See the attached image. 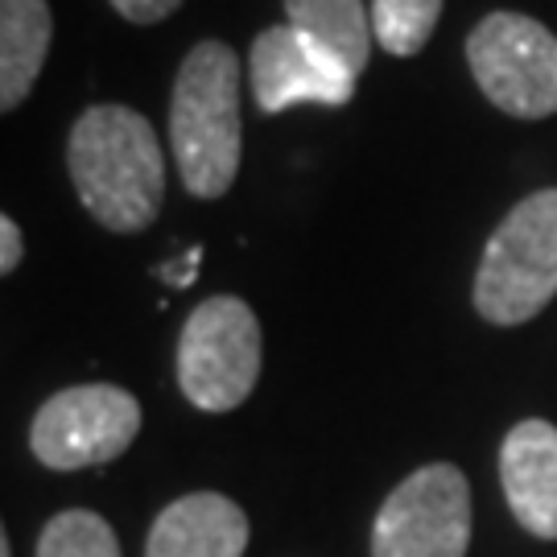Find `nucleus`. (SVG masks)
I'll return each mask as SVG.
<instances>
[{
  "label": "nucleus",
  "mask_w": 557,
  "mask_h": 557,
  "mask_svg": "<svg viewBox=\"0 0 557 557\" xmlns=\"http://www.w3.org/2000/svg\"><path fill=\"white\" fill-rule=\"evenodd\" d=\"M75 195L108 232H140L158 220L165 165L153 124L120 103L87 108L66 145Z\"/></svg>",
  "instance_id": "1"
},
{
  "label": "nucleus",
  "mask_w": 557,
  "mask_h": 557,
  "mask_svg": "<svg viewBox=\"0 0 557 557\" xmlns=\"http://www.w3.org/2000/svg\"><path fill=\"white\" fill-rule=\"evenodd\" d=\"M170 145L182 186L220 199L239 174V59L223 41H199L178 66L170 103Z\"/></svg>",
  "instance_id": "2"
},
{
  "label": "nucleus",
  "mask_w": 557,
  "mask_h": 557,
  "mask_svg": "<svg viewBox=\"0 0 557 557\" xmlns=\"http://www.w3.org/2000/svg\"><path fill=\"white\" fill-rule=\"evenodd\" d=\"M557 294V190L517 202L487 239L475 273V310L496 326L537 319Z\"/></svg>",
  "instance_id": "3"
},
{
  "label": "nucleus",
  "mask_w": 557,
  "mask_h": 557,
  "mask_svg": "<svg viewBox=\"0 0 557 557\" xmlns=\"http://www.w3.org/2000/svg\"><path fill=\"white\" fill-rule=\"evenodd\" d=\"M260 380V322L239 298H207L190 310L178 338L182 397L202 413H227Z\"/></svg>",
  "instance_id": "4"
},
{
  "label": "nucleus",
  "mask_w": 557,
  "mask_h": 557,
  "mask_svg": "<svg viewBox=\"0 0 557 557\" xmlns=\"http://www.w3.org/2000/svg\"><path fill=\"white\" fill-rule=\"evenodd\" d=\"M467 62L499 112L545 120L557 112V38L524 13H492L471 29Z\"/></svg>",
  "instance_id": "5"
},
{
  "label": "nucleus",
  "mask_w": 557,
  "mask_h": 557,
  "mask_svg": "<svg viewBox=\"0 0 557 557\" xmlns=\"http://www.w3.org/2000/svg\"><path fill=\"white\" fill-rule=\"evenodd\" d=\"M140 434V400L116 384H75L41 405L29 425V450L50 471L103 467Z\"/></svg>",
  "instance_id": "6"
},
{
  "label": "nucleus",
  "mask_w": 557,
  "mask_h": 557,
  "mask_svg": "<svg viewBox=\"0 0 557 557\" xmlns=\"http://www.w3.org/2000/svg\"><path fill=\"white\" fill-rule=\"evenodd\" d=\"M471 483L455 462H430L400 479L372 524V557H467Z\"/></svg>",
  "instance_id": "7"
},
{
  "label": "nucleus",
  "mask_w": 557,
  "mask_h": 557,
  "mask_svg": "<svg viewBox=\"0 0 557 557\" xmlns=\"http://www.w3.org/2000/svg\"><path fill=\"white\" fill-rule=\"evenodd\" d=\"M248 75L260 112H285L294 103L338 108L356 91V71L294 25H273L252 41Z\"/></svg>",
  "instance_id": "8"
},
{
  "label": "nucleus",
  "mask_w": 557,
  "mask_h": 557,
  "mask_svg": "<svg viewBox=\"0 0 557 557\" xmlns=\"http://www.w3.org/2000/svg\"><path fill=\"white\" fill-rule=\"evenodd\" d=\"M499 483L524 533L557 541V425L529 418L499 446Z\"/></svg>",
  "instance_id": "9"
},
{
  "label": "nucleus",
  "mask_w": 557,
  "mask_h": 557,
  "mask_svg": "<svg viewBox=\"0 0 557 557\" xmlns=\"http://www.w3.org/2000/svg\"><path fill=\"white\" fill-rule=\"evenodd\" d=\"M248 537L252 529L236 499L195 492L161 508L145 541V557H244Z\"/></svg>",
  "instance_id": "10"
},
{
  "label": "nucleus",
  "mask_w": 557,
  "mask_h": 557,
  "mask_svg": "<svg viewBox=\"0 0 557 557\" xmlns=\"http://www.w3.org/2000/svg\"><path fill=\"white\" fill-rule=\"evenodd\" d=\"M54 38L46 0H0V108L13 112L38 83Z\"/></svg>",
  "instance_id": "11"
},
{
  "label": "nucleus",
  "mask_w": 557,
  "mask_h": 557,
  "mask_svg": "<svg viewBox=\"0 0 557 557\" xmlns=\"http://www.w3.org/2000/svg\"><path fill=\"white\" fill-rule=\"evenodd\" d=\"M285 13L294 29L326 46L356 75L368 66L376 34H372V9H363V0H285Z\"/></svg>",
  "instance_id": "12"
},
{
  "label": "nucleus",
  "mask_w": 557,
  "mask_h": 557,
  "mask_svg": "<svg viewBox=\"0 0 557 557\" xmlns=\"http://www.w3.org/2000/svg\"><path fill=\"white\" fill-rule=\"evenodd\" d=\"M442 0H372V34L397 59H413L438 29Z\"/></svg>",
  "instance_id": "13"
},
{
  "label": "nucleus",
  "mask_w": 557,
  "mask_h": 557,
  "mask_svg": "<svg viewBox=\"0 0 557 557\" xmlns=\"http://www.w3.org/2000/svg\"><path fill=\"white\" fill-rule=\"evenodd\" d=\"M38 557H120V541L100 512L66 508L46 520L38 537Z\"/></svg>",
  "instance_id": "14"
},
{
  "label": "nucleus",
  "mask_w": 557,
  "mask_h": 557,
  "mask_svg": "<svg viewBox=\"0 0 557 557\" xmlns=\"http://www.w3.org/2000/svg\"><path fill=\"white\" fill-rule=\"evenodd\" d=\"M124 21L133 25H153V21H165L182 0H108Z\"/></svg>",
  "instance_id": "15"
},
{
  "label": "nucleus",
  "mask_w": 557,
  "mask_h": 557,
  "mask_svg": "<svg viewBox=\"0 0 557 557\" xmlns=\"http://www.w3.org/2000/svg\"><path fill=\"white\" fill-rule=\"evenodd\" d=\"M199 264H202V244H195V248H186V257H178L174 264H161L158 277L170 281V285H190V281L199 277Z\"/></svg>",
  "instance_id": "16"
},
{
  "label": "nucleus",
  "mask_w": 557,
  "mask_h": 557,
  "mask_svg": "<svg viewBox=\"0 0 557 557\" xmlns=\"http://www.w3.org/2000/svg\"><path fill=\"white\" fill-rule=\"evenodd\" d=\"M21 252H25V244H21L17 220L4 215V220H0V273H13L21 264Z\"/></svg>",
  "instance_id": "17"
},
{
  "label": "nucleus",
  "mask_w": 557,
  "mask_h": 557,
  "mask_svg": "<svg viewBox=\"0 0 557 557\" xmlns=\"http://www.w3.org/2000/svg\"><path fill=\"white\" fill-rule=\"evenodd\" d=\"M0 557H13V545H9V533L0 537Z\"/></svg>",
  "instance_id": "18"
}]
</instances>
